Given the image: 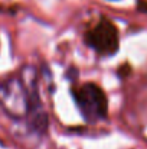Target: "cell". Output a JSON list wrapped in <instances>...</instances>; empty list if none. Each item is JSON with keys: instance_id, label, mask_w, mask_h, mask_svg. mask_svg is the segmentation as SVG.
<instances>
[{"instance_id": "1", "label": "cell", "mask_w": 147, "mask_h": 149, "mask_svg": "<svg viewBox=\"0 0 147 149\" xmlns=\"http://www.w3.org/2000/svg\"><path fill=\"white\" fill-rule=\"evenodd\" d=\"M72 94L87 120H97L107 116V96L97 84H84L82 87L74 90Z\"/></svg>"}, {"instance_id": "2", "label": "cell", "mask_w": 147, "mask_h": 149, "mask_svg": "<svg viewBox=\"0 0 147 149\" xmlns=\"http://www.w3.org/2000/svg\"><path fill=\"white\" fill-rule=\"evenodd\" d=\"M87 44L101 54H114L118 49V31L108 19H102L85 36Z\"/></svg>"}, {"instance_id": "3", "label": "cell", "mask_w": 147, "mask_h": 149, "mask_svg": "<svg viewBox=\"0 0 147 149\" xmlns=\"http://www.w3.org/2000/svg\"><path fill=\"white\" fill-rule=\"evenodd\" d=\"M3 93H4V96H3V99H16V94H14V90H10V84L9 86H4L3 87ZM10 103H12V100H9ZM19 110H22L20 109V106L13 100V104H12V110H10V114L12 116H19V114H22Z\"/></svg>"}, {"instance_id": "4", "label": "cell", "mask_w": 147, "mask_h": 149, "mask_svg": "<svg viewBox=\"0 0 147 149\" xmlns=\"http://www.w3.org/2000/svg\"><path fill=\"white\" fill-rule=\"evenodd\" d=\"M130 71H131L130 65H128V64H123V65L118 68V75H120V77H127V75L130 74Z\"/></svg>"}]
</instances>
